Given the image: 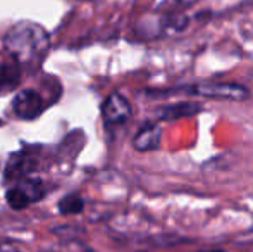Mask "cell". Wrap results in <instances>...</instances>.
Here are the masks:
<instances>
[{"label": "cell", "mask_w": 253, "mask_h": 252, "mask_svg": "<svg viewBox=\"0 0 253 252\" xmlns=\"http://www.w3.org/2000/svg\"><path fill=\"white\" fill-rule=\"evenodd\" d=\"M131 116H133V107H131V102L124 95L114 92L103 101L102 118L107 126L124 125L126 121H129Z\"/></svg>", "instance_id": "277c9868"}, {"label": "cell", "mask_w": 253, "mask_h": 252, "mask_svg": "<svg viewBox=\"0 0 253 252\" xmlns=\"http://www.w3.org/2000/svg\"><path fill=\"white\" fill-rule=\"evenodd\" d=\"M5 50L19 64L35 62L48 50V35L40 24L19 23L5 35Z\"/></svg>", "instance_id": "6da1fadb"}, {"label": "cell", "mask_w": 253, "mask_h": 252, "mask_svg": "<svg viewBox=\"0 0 253 252\" xmlns=\"http://www.w3.org/2000/svg\"><path fill=\"white\" fill-rule=\"evenodd\" d=\"M12 109L21 119L31 121V119H37L47 109V102H45V99L37 90L24 88V90H21L14 97Z\"/></svg>", "instance_id": "5b68a950"}, {"label": "cell", "mask_w": 253, "mask_h": 252, "mask_svg": "<svg viewBox=\"0 0 253 252\" xmlns=\"http://www.w3.org/2000/svg\"><path fill=\"white\" fill-rule=\"evenodd\" d=\"M200 111V105L195 104V102H177L174 105H167L160 112V118L162 119H177L184 118V116H193Z\"/></svg>", "instance_id": "ba28073f"}, {"label": "cell", "mask_w": 253, "mask_h": 252, "mask_svg": "<svg viewBox=\"0 0 253 252\" xmlns=\"http://www.w3.org/2000/svg\"><path fill=\"white\" fill-rule=\"evenodd\" d=\"M17 81H19V62L12 59V62L2 64L0 66V90L14 87Z\"/></svg>", "instance_id": "9c48e42d"}, {"label": "cell", "mask_w": 253, "mask_h": 252, "mask_svg": "<svg viewBox=\"0 0 253 252\" xmlns=\"http://www.w3.org/2000/svg\"><path fill=\"white\" fill-rule=\"evenodd\" d=\"M0 252H23V251H19L16 246H12V244H3V246L0 247Z\"/></svg>", "instance_id": "8fae6325"}, {"label": "cell", "mask_w": 253, "mask_h": 252, "mask_svg": "<svg viewBox=\"0 0 253 252\" xmlns=\"http://www.w3.org/2000/svg\"><path fill=\"white\" fill-rule=\"evenodd\" d=\"M45 194H47V185H45L43 180L26 176V178L16 180L14 185L7 189L5 199L10 207L19 211V209H24L38 202Z\"/></svg>", "instance_id": "7a4b0ae2"}, {"label": "cell", "mask_w": 253, "mask_h": 252, "mask_svg": "<svg viewBox=\"0 0 253 252\" xmlns=\"http://www.w3.org/2000/svg\"><path fill=\"white\" fill-rule=\"evenodd\" d=\"M202 252H220V251H202Z\"/></svg>", "instance_id": "7c38bea8"}, {"label": "cell", "mask_w": 253, "mask_h": 252, "mask_svg": "<svg viewBox=\"0 0 253 252\" xmlns=\"http://www.w3.org/2000/svg\"><path fill=\"white\" fill-rule=\"evenodd\" d=\"M84 207V199L80 194H69L60 199L59 211L60 214H80Z\"/></svg>", "instance_id": "30bf717a"}, {"label": "cell", "mask_w": 253, "mask_h": 252, "mask_svg": "<svg viewBox=\"0 0 253 252\" xmlns=\"http://www.w3.org/2000/svg\"><path fill=\"white\" fill-rule=\"evenodd\" d=\"M35 169V157L30 155L28 152L21 151L17 154H12L7 161L5 166V178L10 182L26 178L31 171Z\"/></svg>", "instance_id": "8992f818"}, {"label": "cell", "mask_w": 253, "mask_h": 252, "mask_svg": "<svg viewBox=\"0 0 253 252\" xmlns=\"http://www.w3.org/2000/svg\"><path fill=\"white\" fill-rule=\"evenodd\" d=\"M184 94H193L198 97L207 99H220V101H243L248 97V90L243 85L227 83V81H209V83H198L193 87L181 88Z\"/></svg>", "instance_id": "3957f363"}, {"label": "cell", "mask_w": 253, "mask_h": 252, "mask_svg": "<svg viewBox=\"0 0 253 252\" xmlns=\"http://www.w3.org/2000/svg\"><path fill=\"white\" fill-rule=\"evenodd\" d=\"M160 137H162V131L155 123H147L138 130V133L133 138V145L136 151L140 152H150L159 149L160 145Z\"/></svg>", "instance_id": "52a82bcc"}]
</instances>
